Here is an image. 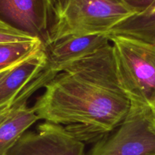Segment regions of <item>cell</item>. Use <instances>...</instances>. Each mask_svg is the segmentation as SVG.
Returning a JSON list of instances; mask_svg holds the SVG:
<instances>
[{"label":"cell","mask_w":155,"mask_h":155,"mask_svg":"<svg viewBox=\"0 0 155 155\" xmlns=\"http://www.w3.org/2000/svg\"><path fill=\"white\" fill-rule=\"evenodd\" d=\"M13 108L14 104L13 105L6 106V107H4L2 109H0V124H1L2 122H3V121L10 115V114L12 113Z\"/></svg>","instance_id":"obj_15"},{"label":"cell","mask_w":155,"mask_h":155,"mask_svg":"<svg viewBox=\"0 0 155 155\" xmlns=\"http://www.w3.org/2000/svg\"><path fill=\"white\" fill-rule=\"evenodd\" d=\"M33 106L39 120L95 142L121 124L131 102L120 85L111 44L75 62L45 86Z\"/></svg>","instance_id":"obj_1"},{"label":"cell","mask_w":155,"mask_h":155,"mask_svg":"<svg viewBox=\"0 0 155 155\" xmlns=\"http://www.w3.org/2000/svg\"><path fill=\"white\" fill-rule=\"evenodd\" d=\"M44 46L40 39L0 44V71L15 66Z\"/></svg>","instance_id":"obj_11"},{"label":"cell","mask_w":155,"mask_h":155,"mask_svg":"<svg viewBox=\"0 0 155 155\" xmlns=\"http://www.w3.org/2000/svg\"><path fill=\"white\" fill-rule=\"evenodd\" d=\"M108 35L128 36L155 46V15H134L115 27Z\"/></svg>","instance_id":"obj_10"},{"label":"cell","mask_w":155,"mask_h":155,"mask_svg":"<svg viewBox=\"0 0 155 155\" xmlns=\"http://www.w3.org/2000/svg\"><path fill=\"white\" fill-rule=\"evenodd\" d=\"M153 155H155V154H153Z\"/></svg>","instance_id":"obj_18"},{"label":"cell","mask_w":155,"mask_h":155,"mask_svg":"<svg viewBox=\"0 0 155 155\" xmlns=\"http://www.w3.org/2000/svg\"><path fill=\"white\" fill-rule=\"evenodd\" d=\"M155 154V116L153 110L131 104L114 133L95 143L88 155H153Z\"/></svg>","instance_id":"obj_4"},{"label":"cell","mask_w":155,"mask_h":155,"mask_svg":"<svg viewBox=\"0 0 155 155\" xmlns=\"http://www.w3.org/2000/svg\"><path fill=\"white\" fill-rule=\"evenodd\" d=\"M20 63V62H19ZM16 64V65H17ZM16 65H15V66H16ZM15 66H13V67H12V68H8V69H5V70H4V71H0V80H1L2 78L3 77H4L5 75L6 74H7L8 72L9 71H10L11 69H12V68H13Z\"/></svg>","instance_id":"obj_16"},{"label":"cell","mask_w":155,"mask_h":155,"mask_svg":"<svg viewBox=\"0 0 155 155\" xmlns=\"http://www.w3.org/2000/svg\"><path fill=\"white\" fill-rule=\"evenodd\" d=\"M136 15L124 0H67L44 45L71 36L109 34Z\"/></svg>","instance_id":"obj_3"},{"label":"cell","mask_w":155,"mask_h":155,"mask_svg":"<svg viewBox=\"0 0 155 155\" xmlns=\"http://www.w3.org/2000/svg\"><path fill=\"white\" fill-rule=\"evenodd\" d=\"M38 39L39 38L35 37L0 20V44L27 42Z\"/></svg>","instance_id":"obj_12"},{"label":"cell","mask_w":155,"mask_h":155,"mask_svg":"<svg viewBox=\"0 0 155 155\" xmlns=\"http://www.w3.org/2000/svg\"><path fill=\"white\" fill-rule=\"evenodd\" d=\"M153 111H154V116H155V109H154V110H153Z\"/></svg>","instance_id":"obj_17"},{"label":"cell","mask_w":155,"mask_h":155,"mask_svg":"<svg viewBox=\"0 0 155 155\" xmlns=\"http://www.w3.org/2000/svg\"><path fill=\"white\" fill-rule=\"evenodd\" d=\"M8 155H86L85 143L64 127L44 121L26 132Z\"/></svg>","instance_id":"obj_6"},{"label":"cell","mask_w":155,"mask_h":155,"mask_svg":"<svg viewBox=\"0 0 155 155\" xmlns=\"http://www.w3.org/2000/svg\"><path fill=\"white\" fill-rule=\"evenodd\" d=\"M67 0H51V5H52V12L53 17H54V23L59 15L61 13V11L63 9L64 5Z\"/></svg>","instance_id":"obj_14"},{"label":"cell","mask_w":155,"mask_h":155,"mask_svg":"<svg viewBox=\"0 0 155 155\" xmlns=\"http://www.w3.org/2000/svg\"><path fill=\"white\" fill-rule=\"evenodd\" d=\"M0 20L44 42L54 24L51 0H0Z\"/></svg>","instance_id":"obj_7"},{"label":"cell","mask_w":155,"mask_h":155,"mask_svg":"<svg viewBox=\"0 0 155 155\" xmlns=\"http://www.w3.org/2000/svg\"><path fill=\"white\" fill-rule=\"evenodd\" d=\"M139 16L155 15V0H124Z\"/></svg>","instance_id":"obj_13"},{"label":"cell","mask_w":155,"mask_h":155,"mask_svg":"<svg viewBox=\"0 0 155 155\" xmlns=\"http://www.w3.org/2000/svg\"><path fill=\"white\" fill-rule=\"evenodd\" d=\"M110 43L108 34L71 36L45 46L46 63L39 74L21 91L16 100L27 103L41 88L75 62L101 50Z\"/></svg>","instance_id":"obj_5"},{"label":"cell","mask_w":155,"mask_h":155,"mask_svg":"<svg viewBox=\"0 0 155 155\" xmlns=\"http://www.w3.org/2000/svg\"><path fill=\"white\" fill-rule=\"evenodd\" d=\"M120 85L131 104L155 109V46L108 35Z\"/></svg>","instance_id":"obj_2"},{"label":"cell","mask_w":155,"mask_h":155,"mask_svg":"<svg viewBox=\"0 0 155 155\" xmlns=\"http://www.w3.org/2000/svg\"><path fill=\"white\" fill-rule=\"evenodd\" d=\"M39 120L33 107L14 104L12 113L0 124V155H8L20 138Z\"/></svg>","instance_id":"obj_9"},{"label":"cell","mask_w":155,"mask_h":155,"mask_svg":"<svg viewBox=\"0 0 155 155\" xmlns=\"http://www.w3.org/2000/svg\"><path fill=\"white\" fill-rule=\"evenodd\" d=\"M45 63L44 45L12 68L0 80V109L13 105L18 95L39 74Z\"/></svg>","instance_id":"obj_8"}]
</instances>
